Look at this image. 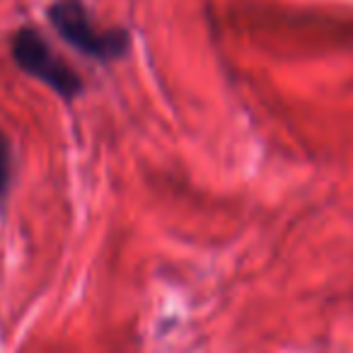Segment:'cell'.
<instances>
[{
  "mask_svg": "<svg viewBox=\"0 0 353 353\" xmlns=\"http://www.w3.org/2000/svg\"><path fill=\"white\" fill-rule=\"evenodd\" d=\"M49 20L70 46H75L80 54L90 56L99 63H114V61L123 59L131 49L128 30H121V27L97 30L80 0L54 3L49 8Z\"/></svg>",
  "mask_w": 353,
  "mask_h": 353,
  "instance_id": "6da1fadb",
  "label": "cell"
},
{
  "mask_svg": "<svg viewBox=\"0 0 353 353\" xmlns=\"http://www.w3.org/2000/svg\"><path fill=\"white\" fill-rule=\"evenodd\" d=\"M12 179V148L10 141L3 131H0V196H6L8 187Z\"/></svg>",
  "mask_w": 353,
  "mask_h": 353,
  "instance_id": "3957f363",
  "label": "cell"
},
{
  "mask_svg": "<svg viewBox=\"0 0 353 353\" xmlns=\"http://www.w3.org/2000/svg\"><path fill=\"white\" fill-rule=\"evenodd\" d=\"M12 59L27 75L41 80L46 88H51L65 102H70L83 92V78L63 59H59L49 46V41L32 27H25L15 34Z\"/></svg>",
  "mask_w": 353,
  "mask_h": 353,
  "instance_id": "7a4b0ae2",
  "label": "cell"
}]
</instances>
